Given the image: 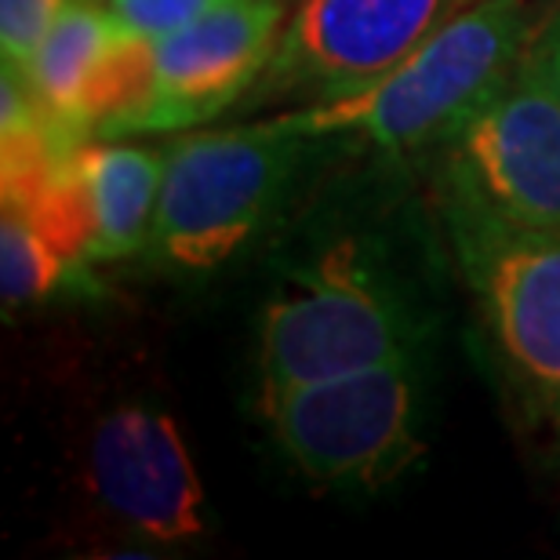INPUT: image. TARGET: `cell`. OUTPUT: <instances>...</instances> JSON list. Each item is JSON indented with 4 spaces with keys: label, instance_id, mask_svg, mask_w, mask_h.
Returning <instances> with one entry per match:
<instances>
[{
    "label": "cell",
    "instance_id": "3",
    "mask_svg": "<svg viewBox=\"0 0 560 560\" xmlns=\"http://www.w3.org/2000/svg\"><path fill=\"white\" fill-rule=\"evenodd\" d=\"M422 342L419 310L353 241H342L262 310L259 397L270 400L378 364L419 361Z\"/></svg>",
    "mask_w": 560,
    "mask_h": 560
},
{
    "label": "cell",
    "instance_id": "11",
    "mask_svg": "<svg viewBox=\"0 0 560 560\" xmlns=\"http://www.w3.org/2000/svg\"><path fill=\"white\" fill-rule=\"evenodd\" d=\"M81 172L88 211H92V244L88 262H117L150 248L156 200L167 167L164 145L131 142H84L73 153Z\"/></svg>",
    "mask_w": 560,
    "mask_h": 560
},
{
    "label": "cell",
    "instance_id": "9",
    "mask_svg": "<svg viewBox=\"0 0 560 560\" xmlns=\"http://www.w3.org/2000/svg\"><path fill=\"white\" fill-rule=\"evenodd\" d=\"M15 73L55 128L88 142L139 106L153 73V40L95 0H70Z\"/></svg>",
    "mask_w": 560,
    "mask_h": 560
},
{
    "label": "cell",
    "instance_id": "4",
    "mask_svg": "<svg viewBox=\"0 0 560 560\" xmlns=\"http://www.w3.org/2000/svg\"><path fill=\"white\" fill-rule=\"evenodd\" d=\"M458 273L521 408L560 433V233L444 194Z\"/></svg>",
    "mask_w": 560,
    "mask_h": 560
},
{
    "label": "cell",
    "instance_id": "2",
    "mask_svg": "<svg viewBox=\"0 0 560 560\" xmlns=\"http://www.w3.org/2000/svg\"><path fill=\"white\" fill-rule=\"evenodd\" d=\"M313 139L277 120L189 131L167 142V167L145 255L172 273H215L266 230Z\"/></svg>",
    "mask_w": 560,
    "mask_h": 560
},
{
    "label": "cell",
    "instance_id": "10",
    "mask_svg": "<svg viewBox=\"0 0 560 560\" xmlns=\"http://www.w3.org/2000/svg\"><path fill=\"white\" fill-rule=\"evenodd\" d=\"M88 477L98 502L142 539L205 535V485L175 419L161 408L106 411L88 444Z\"/></svg>",
    "mask_w": 560,
    "mask_h": 560
},
{
    "label": "cell",
    "instance_id": "14",
    "mask_svg": "<svg viewBox=\"0 0 560 560\" xmlns=\"http://www.w3.org/2000/svg\"><path fill=\"white\" fill-rule=\"evenodd\" d=\"M215 4H222V0H106V8L128 30H136L150 40H161L167 33L189 26Z\"/></svg>",
    "mask_w": 560,
    "mask_h": 560
},
{
    "label": "cell",
    "instance_id": "6",
    "mask_svg": "<svg viewBox=\"0 0 560 560\" xmlns=\"http://www.w3.org/2000/svg\"><path fill=\"white\" fill-rule=\"evenodd\" d=\"M280 4L284 0H222L189 26L153 40L150 88L98 139L175 136L226 114L273 59L284 19Z\"/></svg>",
    "mask_w": 560,
    "mask_h": 560
},
{
    "label": "cell",
    "instance_id": "7",
    "mask_svg": "<svg viewBox=\"0 0 560 560\" xmlns=\"http://www.w3.org/2000/svg\"><path fill=\"white\" fill-rule=\"evenodd\" d=\"M447 189L560 233V98L532 51L447 139Z\"/></svg>",
    "mask_w": 560,
    "mask_h": 560
},
{
    "label": "cell",
    "instance_id": "15",
    "mask_svg": "<svg viewBox=\"0 0 560 560\" xmlns=\"http://www.w3.org/2000/svg\"><path fill=\"white\" fill-rule=\"evenodd\" d=\"M528 51H532V59L542 66L546 81L553 84V92L560 98V11L550 22H546L539 33H535V40H532Z\"/></svg>",
    "mask_w": 560,
    "mask_h": 560
},
{
    "label": "cell",
    "instance_id": "8",
    "mask_svg": "<svg viewBox=\"0 0 560 560\" xmlns=\"http://www.w3.org/2000/svg\"><path fill=\"white\" fill-rule=\"evenodd\" d=\"M469 4L477 0H302L255 84L259 98L364 92Z\"/></svg>",
    "mask_w": 560,
    "mask_h": 560
},
{
    "label": "cell",
    "instance_id": "1",
    "mask_svg": "<svg viewBox=\"0 0 560 560\" xmlns=\"http://www.w3.org/2000/svg\"><path fill=\"white\" fill-rule=\"evenodd\" d=\"M535 40L528 0H477L364 92L273 117L306 139L357 136L400 153L452 139Z\"/></svg>",
    "mask_w": 560,
    "mask_h": 560
},
{
    "label": "cell",
    "instance_id": "12",
    "mask_svg": "<svg viewBox=\"0 0 560 560\" xmlns=\"http://www.w3.org/2000/svg\"><path fill=\"white\" fill-rule=\"evenodd\" d=\"M70 259L40 226H33L19 211H4L0 219V295L4 310H26L51 299L77 273Z\"/></svg>",
    "mask_w": 560,
    "mask_h": 560
},
{
    "label": "cell",
    "instance_id": "13",
    "mask_svg": "<svg viewBox=\"0 0 560 560\" xmlns=\"http://www.w3.org/2000/svg\"><path fill=\"white\" fill-rule=\"evenodd\" d=\"M70 0H0V51L8 70H26Z\"/></svg>",
    "mask_w": 560,
    "mask_h": 560
},
{
    "label": "cell",
    "instance_id": "5",
    "mask_svg": "<svg viewBox=\"0 0 560 560\" xmlns=\"http://www.w3.org/2000/svg\"><path fill=\"white\" fill-rule=\"evenodd\" d=\"M288 463L324 488L378 491L419 463V361L364 368L262 400Z\"/></svg>",
    "mask_w": 560,
    "mask_h": 560
}]
</instances>
